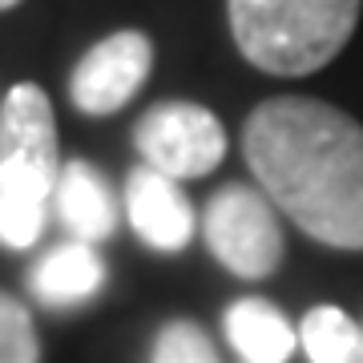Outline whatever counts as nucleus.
<instances>
[{
    "label": "nucleus",
    "instance_id": "f257e3e1",
    "mask_svg": "<svg viewBox=\"0 0 363 363\" xmlns=\"http://www.w3.org/2000/svg\"><path fill=\"white\" fill-rule=\"evenodd\" d=\"M262 194L303 234L363 250V125L315 97H271L242 125Z\"/></svg>",
    "mask_w": 363,
    "mask_h": 363
},
{
    "label": "nucleus",
    "instance_id": "f03ea898",
    "mask_svg": "<svg viewBox=\"0 0 363 363\" xmlns=\"http://www.w3.org/2000/svg\"><path fill=\"white\" fill-rule=\"evenodd\" d=\"M363 0H226L238 52L274 77L331 65L355 33Z\"/></svg>",
    "mask_w": 363,
    "mask_h": 363
},
{
    "label": "nucleus",
    "instance_id": "7ed1b4c3",
    "mask_svg": "<svg viewBox=\"0 0 363 363\" xmlns=\"http://www.w3.org/2000/svg\"><path fill=\"white\" fill-rule=\"evenodd\" d=\"M206 247L238 279H271L283 262V230L274 202L242 182L222 186L206 206Z\"/></svg>",
    "mask_w": 363,
    "mask_h": 363
},
{
    "label": "nucleus",
    "instance_id": "20e7f679",
    "mask_svg": "<svg viewBox=\"0 0 363 363\" xmlns=\"http://www.w3.org/2000/svg\"><path fill=\"white\" fill-rule=\"evenodd\" d=\"M133 145L150 169L174 182H194L226 157V130L194 101H162L133 125Z\"/></svg>",
    "mask_w": 363,
    "mask_h": 363
},
{
    "label": "nucleus",
    "instance_id": "39448f33",
    "mask_svg": "<svg viewBox=\"0 0 363 363\" xmlns=\"http://www.w3.org/2000/svg\"><path fill=\"white\" fill-rule=\"evenodd\" d=\"M154 69V45L138 28H121L113 37L97 40L85 57L77 61L69 77V97L81 113L109 117L138 97Z\"/></svg>",
    "mask_w": 363,
    "mask_h": 363
},
{
    "label": "nucleus",
    "instance_id": "423d86ee",
    "mask_svg": "<svg viewBox=\"0 0 363 363\" xmlns=\"http://www.w3.org/2000/svg\"><path fill=\"white\" fill-rule=\"evenodd\" d=\"M0 166H16L25 174H37L49 186H57V178H61L52 101L33 81L13 85L4 105H0Z\"/></svg>",
    "mask_w": 363,
    "mask_h": 363
},
{
    "label": "nucleus",
    "instance_id": "0eeeda50",
    "mask_svg": "<svg viewBox=\"0 0 363 363\" xmlns=\"http://www.w3.org/2000/svg\"><path fill=\"white\" fill-rule=\"evenodd\" d=\"M125 218L133 234L150 250L178 255L194 238V206L178 190V182L157 174L150 166H138L125 178Z\"/></svg>",
    "mask_w": 363,
    "mask_h": 363
},
{
    "label": "nucleus",
    "instance_id": "6e6552de",
    "mask_svg": "<svg viewBox=\"0 0 363 363\" xmlns=\"http://www.w3.org/2000/svg\"><path fill=\"white\" fill-rule=\"evenodd\" d=\"M105 286V262L93 242H61L49 255H40L37 267L28 271V291L37 295L40 307L69 311L89 303Z\"/></svg>",
    "mask_w": 363,
    "mask_h": 363
},
{
    "label": "nucleus",
    "instance_id": "1a4fd4ad",
    "mask_svg": "<svg viewBox=\"0 0 363 363\" xmlns=\"http://www.w3.org/2000/svg\"><path fill=\"white\" fill-rule=\"evenodd\" d=\"M52 210L61 214L65 230L77 242H101L117 226V198L109 190L101 169H93L89 162H65L57 190H52Z\"/></svg>",
    "mask_w": 363,
    "mask_h": 363
},
{
    "label": "nucleus",
    "instance_id": "9d476101",
    "mask_svg": "<svg viewBox=\"0 0 363 363\" xmlns=\"http://www.w3.org/2000/svg\"><path fill=\"white\" fill-rule=\"evenodd\" d=\"M226 339L247 363H286L295 355V327L267 298H238L226 311Z\"/></svg>",
    "mask_w": 363,
    "mask_h": 363
},
{
    "label": "nucleus",
    "instance_id": "9b49d317",
    "mask_svg": "<svg viewBox=\"0 0 363 363\" xmlns=\"http://www.w3.org/2000/svg\"><path fill=\"white\" fill-rule=\"evenodd\" d=\"M52 190L57 186L40 182L37 174L0 166V247L28 250L37 242L45 222H49Z\"/></svg>",
    "mask_w": 363,
    "mask_h": 363
},
{
    "label": "nucleus",
    "instance_id": "f8f14e48",
    "mask_svg": "<svg viewBox=\"0 0 363 363\" xmlns=\"http://www.w3.org/2000/svg\"><path fill=\"white\" fill-rule=\"evenodd\" d=\"M298 343L311 363H363V327L339 307H311L298 323Z\"/></svg>",
    "mask_w": 363,
    "mask_h": 363
},
{
    "label": "nucleus",
    "instance_id": "ddd939ff",
    "mask_svg": "<svg viewBox=\"0 0 363 363\" xmlns=\"http://www.w3.org/2000/svg\"><path fill=\"white\" fill-rule=\"evenodd\" d=\"M0 363H40L37 327L25 303L9 291H0Z\"/></svg>",
    "mask_w": 363,
    "mask_h": 363
},
{
    "label": "nucleus",
    "instance_id": "4468645a",
    "mask_svg": "<svg viewBox=\"0 0 363 363\" xmlns=\"http://www.w3.org/2000/svg\"><path fill=\"white\" fill-rule=\"evenodd\" d=\"M150 363H218V351L206 339V331L190 319H174L157 331Z\"/></svg>",
    "mask_w": 363,
    "mask_h": 363
},
{
    "label": "nucleus",
    "instance_id": "2eb2a0df",
    "mask_svg": "<svg viewBox=\"0 0 363 363\" xmlns=\"http://www.w3.org/2000/svg\"><path fill=\"white\" fill-rule=\"evenodd\" d=\"M16 4H21V0H0V13H4V9H16Z\"/></svg>",
    "mask_w": 363,
    "mask_h": 363
}]
</instances>
